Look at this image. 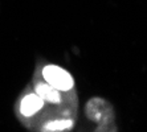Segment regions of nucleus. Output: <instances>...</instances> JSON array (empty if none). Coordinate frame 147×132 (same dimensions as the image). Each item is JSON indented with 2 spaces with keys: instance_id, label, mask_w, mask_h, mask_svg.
I'll return each mask as SVG.
<instances>
[{
  "instance_id": "3",
  "label": "nucleus",
  "mask_w": 147,
  "mask_h": 132,
  "mask_svg": "<svg viewBox=\"0 0 147 132\" xmlns=\"http://www.w3.org/2000/svg\"><path fill=\"white\" fill-rule=\"evenodd\" d=\"M42 106H44V99L37 92L28 94L20 102V112L24 116H33L36 112H38L42 109Z\"/></svg>"
},
{
  "instance_id": "4",
  "label": "nucleus",
  "mask_w": 147,
  "mask_h": 132,
  "mask_svg": "<svg viewBox=\"0 0 147 132\" xmlns=\"http://www.w3.org/2000/svg\"><path fill=\"white\" fill-rule=\"evenodd\" d=\"M36 92L40 95L44 101L49 102L52 105H58L61 103V94L60 90H57L56 87H53L49 83H40L36 87Z\"/></svg>"
},
{
  "instance_id": "1",
  "label": "nucleus",
  "mask_w": 147,
  "mask_h": 132,
  "mask_svg": "<svg viewBox=\"0 0 147 132\" xmlns=\"http://www.w3.org/2000/svg\"><path fill=\"white\" fill-rule=\"evenodd\" d=\"M85 114L88 119H90L92 122L99 125V128H102V127L107 128L109 124L114 122V111L111 105L99 96L92 98L86 103Z\"/></svg>"
},
{
  "instance_id": "5",
  "label": "nucleus",
  "mask_w": 147,
  "mask_h": 132,
  "mask_svg": "<svg viewBox=\"0 0 147 132\" xmlns=\"http://www.w3.org/2000/svg\"><path fill=\"white\" fill-rule=\"evenodd\" d=\"M73 127V122L70 119H61V120H55L51 122L44 127V131H68Z\"/></svg>"
},
{
  "instance_id": "2",
  "label": "nucleus",
  "mask_w": 147,
  "mask_h": 132,
  "mask_svg": "<svg viewBox=\"0 0 147 132\" xmlns=\"http://www.w3.org/2000/svg\"><path fill=\"white\" fill-rule=\"evenodd\" d=\"M42 77L47 83L52 85L60 91H70L74 86L72 75L65 69L60 68L57 65H47L42 69Z\"/></svg>"
}]
</instances>
